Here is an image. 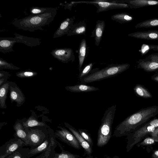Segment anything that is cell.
<instances>
[{"mask_svg":"<svg viewBox=\"0 0 158 158\" xmlns=\"http://www.w3.org/2000/svg\"><path fill=\"white\" fill-rule=\"evenodd\" d=\"M158 115V106L154 105L142 108L129 115L119 123L115 128L113 136H127Z\"/></svg>","mask_w":158,"mask_h":158,"instance_id":"1","label":"cell"},{"mask_svg":"<svg viewBox=\"0 0 158 158\" xmlns=\"http://www.w3.org/2000/svg\"><path fill=\"white\" fill-rule=\"evenodd\" d=\"M57 13L56 8L54 10L40 14L31 15L24 18L15 19L12 24L19 29L34 32L43 30V27L49 25L54 19Z\"/></svg>","mask_w":158,"mask_h":158,"instance_id":"2","label":"cell"},{"mask_svg":"<svg viewBox=\"0 0 158 158\" xmlns=\"http://www.w3.org/2000/svg\"><path fill=\"white\" fill-rule=\"evenodd\" d=\"M130 66V64L127 63L111 64L100 69H94L80 81L85 84L115 76L128 69Z\"/></svg>","mask_w":158,"mask_h":158,"instance_id":"3","label":"cell"},{"mask_svg":"<svg viewBox=\"0 0 158 158\" xmlns=\"http://www.w3.org/2000/svg\"><path fill=\"white\" fill-rule=\"evenodd\" d=\"M116 110V105H113L108 107L103 114L98 132L97 145L98 147L104 146L110 139Z\"/></svg>","mask_w":158,"mask_h":158,"instance_id":"4","label":"cell"},{"mask_svg":"<svg viewBox=\"0 0 158 158\" xmlns=\"http://www.w3.org/2000/svg\"><path fill=\"white\" fill-rule=\"evenodd\" d=\"M15 37H0V52L4 53L14 51L13 47L16 43H22L31 47L39 45L41 43L39 38L28 37L15 33Z\"/></svg>","mask_w":158,"mask_h":158,"instance_id":"5","label":"cell"},{"mask_svg":"<svg viewBox=\"0 0 158 158\" xmlns=\"http://www.w3.org/2000/svg\"><path fill=\"white\" fill-rule=\"evenodd\" d=\"M156 128L149 124L147 122L137 130L128 134L126 138L127 152H129L135 145L150 135Z\"/></svg>","mask_w":158,"mask_h":158,"instance_id":"6","label":"cell"},{"mask_svg":"<svg viewBox=\"0 0 158 158\" xmlns=\"http://www.w3.org/2000/svg\"><path fill=\"white\" fill-rule=\"evenodd\" d=\"M71 3L72 4L85 3L94 5L97 8V13L114 9L129 8L127 4L119 2L117 0H94L89 1L72 2Z\"/></svg>","mask_w":158,"mask_h":158,"instance_id":"7","label":"cell"},{"mask_svg":"<svg viewBox=\"0 0 158 158\" xmlns=\"http://www.w3.org/2000/svg\"><path fill=\"white\" fill-rule=\"evenodd\" d=\"M58 128L60 130H56L54 133L56 138L77 149L81 148L78 140L70 131L63 127L59 126Z\"/></svg>","mask_w":158,"mask_h":158,"instance_id":"8","label":"cell"},{"mask_svg":"<svg viewBox=\"0 0 158 158\" xmlns=\"http://www.w3.org/2000/svg\"><path fill=\"white\" fill-rule=\"evenodd\" d=\"M54 133L48 132L47 134L44 141L36 148L30 149L27 156L28 158L38 154L42 153L39 156L35 158H45L49 154L51 151L52 138Z\"/></svg>","mask_w":158,"mask_h":158,"instance_id":"9","label":"cell"},{"mask_svg":"<svg viewBox=\"0 0 158 158\" xmlns=\"http://www.w3.org/2000/svg\"><path fill=\"white\" fill-rule=\"evenodd\" d=\"M136 68L145 72H152L158 71V53L149 55L144 58L136 61Z\"/></svg>","mask_w":158,"mask_h":158,"instance_id":"10","label":"cell"},{"mask_svg":"<svg viewBox=\"0 0 158 158\" xmlns=\"http://www.w3.org/2000/svg\"><path fill=\"white\" fill-rule=\"evenodd\" d=\"M28 137V146L31 147L30 149L36 148L41 144L45 140L48 132L38 129L29 128L25 129Z\"/></svg>","mask_w":158,"mask_h":158,"instance_id":"11","label":"cell"},{"mask_svg":"<svg viewBox=\"0 0 158 158\" xmlns=\"http://www.w3.org/2000/svg\"><path fill=\"white\" fill-rule=\"evenodd\" d=\"M24 146H26L25 143L21 139L11 138L0 147V158H5L19 148Z\"/></svg>","mask_w":158,"mask_h":158,"instance_id":"12","label":"cell"},{"mask_svg":"<svg viewBox=\"0 0 158 158\" xmlns=\"http://www.w3.org/2000/svg\"><path fill=\"white\" fill-rule=\"evenodd\" d=\"M79 155L72 154L65 150L62 145L57 141V144L52 143L51 151L45 158H80Z\"/></svg>","mask_w":158,"mask_h":158,"instance_id":"13","label":"cell"},{"mask_svg":"<svg viewBox=\"0 0 158 158\" xmlns=\"http://www.w3.org/2000/svg\"><path fill=\"white\" fill-rule=\"evenodd\" d=\"M51 53L54 57L63 63L73 62L75 60L74 52L71 48H56L53 50Z\"/></svg>","mask_w":158,"mask_h":158,"instance_id":"14","label":"cell"},{"mask_svg":"<svg viewBox=\"0 0 158 158\" xmlns=\"http://www.w3.org/2000/svg\"><path fill=\"white\" fill-rule=\"evenodd\" d=\"M65 126L74 135L81 146L84 149L87 156L91 155L93 151L92 148L81 136L79 131L75 128L68 123H65Z\"/></svg>","mask_w":158,"mask_h":158,"instance_id":"15","label":"cell"},{"mask_svg":"<svg viewBox=\"0 0 158 158\" xmlns=\"http://www.w3.org/2000/svg\"><path fill=\"white\" fill-rule=\"evenodd\" d=\"M73 18H68L64 20L54 34L53 38L60 37L67 35L73 24Z\"/></svg>","mask_w":158,"mask_h":158,"instance_id":"16","label":"cell"},{"mask_svg":"<svg viewBox=\"0 0 158 158\" xmlns=\"http://www.w3.org/2000/svg\"><path fill=\"white\" fill-rule=\"evenodd\" d=\"M130 37L142 40H158V30L136 31L128 34Z\"/></svg>","mask_w":158,"mask_h":158,"instance_id":"17","label":"cell"},{"mask_svg":"<svg viewBox=\"0 0 158 158\" xmlns=\"http://www.w3.org/2000/svg\"><path fill=\"white\" fill-rule=\"evenodd\" d=\"M10 98L11 102H15L18 106H20L25 102V98L20 89L16 85H10Z\"/></svg>","mask_w":158,"mask_h":158,"instance_id":"18","label":"cell"},{"mask_svg":"<svg viewBox=\"0 0 158 158\" xmlns=\"http://www.w3.org/2000/svg\"><path fill=\"white\" fill-rule=\"evenodd\" d=\"M121 3L128 4L130 9H136L144 7L158 5V1L148 0H119Z\"/></svg>","mask_w":158,"mask_h":158,"instance_id":"19","label":"cell"},{"mask_svg":"<svg viewBox=\"0 0 158 158\" xmlns=\"http://www.w3.org/2000/svg\"><path fill=\"white\" fill-rule=\"evenodd\" d=\"M96 25L93 31L91 32V37H94L95 44L98 46L102 40L105 27L104 21L98 20L96 21Z\"/></svg>","mask_w":158,"mask_h":158,"instance_id":"20","label":"cell"},{"mask_svg":"<svg viewBox=\"0 0 158 158\" xmlns=\"http://www.w3.org/2000/svg\"><path fill=\"white\" fill-rule=\"evenodd\" d=\"M65 88L68 91L73 93H87L99 90L98 88L85 84L67 86L65 87Z\"/></svg>","mask_w":158,"mask_h":158,"instance_id":"21","label":"cell"},{"mask_svg":"<svg viewBox=\"0 0 158 158\" xmlns=\"http://www.w3.org/2000/svg\"><path fill=\"white\" fill-rule=\"evenodd\" d=\"M15 133L14 135V138L21 139L25 144L26 146H28L29 141L27 133L24 129L23 124L19 122H17L14 126Z\"/></svg>","mask_w":158,"mask_h":158,"instance_id":"22","label":"cell"},{"mask_svg":"<svg viewBox=\"0 0 158 158\" xmlns=\"http://www.w3.org/2000/svg\"><path fill=\"white\" fill-rule=\"evenodd\" d=\"M86 30V24L84 21L73 24L69 33L67 35L70 36L85 35Z\"/></svg>","mask_w":158,"mask_h":158,"instance_id":"23","label":"cell"},{"mask_svg":"<svg viewBox=\"0 0 158 158\" xmlns=\"http://www.w3.org/2000/svg\"><path fill=\"white\" fill-rule=\"evenodd\" d=\"M87 49L86 42L85 39H82L78 49L79 70V72L82 69V66L85 60Z\"/></svg>","mask_w":158,"mask_h":158,"instance_id":"24","label":"cell"},{"mask_svg":"<svg viewBox=\"0 0 158 158\" xmlns=\"http://www.w3.org/2000/svg\"><path fill=\"white\" fill-rule=\"evenodd\" d=\"M112 20L121 24L128 23L132 21L134 17L130 14L126 12L119 13L112 15Z\"/></svg>","mask_w":158,"mask_h":158,"instance_id":"25","label":"cell"},{"mask_svg":"<svg viewBox=\"0 0 158 158\" xmlns=\"http://www.w3.org/2000/svg\"><path fill=\"white\" fill-rule=\"evenodd\" d=\"M133 90L137 96L144 98H152V96L149 90L143 85L137 84L134 87Z\"/></svg>","mask_w":158,"mask_h":158,"instance_id":"26","label":"cell"},{"mask_svg":"<svg viewBox=\"0 0 158 158\" xmlns=\"http://www.w3.org/2000/svg\"><path fill=\"white\" fill-rule=\"evenodd\" d=\"M30 150V149L29 148L21 147L7 155L5 158H28L27 156Z\"/></svg>","mask_w":158,"mask_h":158,"instance_id":"27","label":"cell"},{"mask_svg":"<svg viewBox=\"0 0 158 158\" xmlns=\"http://www.w3.org/2000/svg\"><path fill=\"white\" fill-rule=\"evenodd\" d=\"M158 27V18H153L146 20L137 23L135 27L138 28H148Z\"/></svg>","mask_w":158,"mask_h":158,"instance_id":"28","label":"cell"},{"mask_svg":"<svg viewBox=\"0 0 158 158\" xmlns=\"http://www.w3.org/2000/svg\"><path fill=\"white\" fill-rule=\"evenodd\" d=\"M9 87V83L7 82L3 84L0 87V107L2 108H6V100Z\"/></svg>","mask_w":158,"mask_h":158,"instance_id":"29","label":"cell"},{"mask_svg":"<svg viewBox=\"0 0 158 158\" xmlns=\"http://www.w3.org/2000/svg\"><path fill=\"white\" fill-rule=\"evenodd\" d=\"M22 124L24 129L34 127H42L46 125L43 122L39 121L31 117L29 118L25 122H23Z\"/></svg>","mask_w":158,"mask_h":158,"instance_id":"30","label":"cell"},{"mask_svg":"<svg viewBox=\"0 0 158 158\" xmlns=\"http://www.w3.org/2000/svg\"><path fill=\"white\" fill-rule=\"evenodd\" d=\"M56 8L32 7L30 10L31 15L40 14L54 10Z\"/></svg>","mask_w":158,"mask_h":158,"instance_id":"31","label":"cell"},{"mask_svg":"<svg viewBox=\"0 0 158 158\" xmlns=\"http://www.w3.org/2000/svg\"><path fill=\"white\" fill-rule=\"evenodd\" d=\"M93 65V64L92 63H91L85 65L82 69L79 75V78L80 81L90 73Z\"/></svg>","mask_w":158,"mask_h":158,"instance_id":"32","label":"cell"},{"mask_svg":"<svg viewBox=\"0 0 158 158\" xmlns=\"http://www.w3.org/2000/svg\"><path fill=\"white\" fill-rule=\"evenodd\" d=\"M78 131L84 139L93 148V139L90 134L88 132L87 130L86 129H79Z\"/></svg>","mask_w":158,"mask_h":158,"instance_id":"33","label":"cell"},{"mask_svg":"<svg viewBox=\"0 0 158 158\" xmlns=\"http://www.w3.org/2000/svg\"><path fill=\"white\" fill-rule=\"evenodd\" d=\"M0 68L12 70H18L20 69L12 63H8L1 57H0Z\"/></svg>","mask_w":158,"mask_h":158,"instance_id":"34","label":"cell"},{"mask_svg":"<svg viewBox=\"0 0 158 158\" xmlns=\"http://www.w3.org/2000/svg\"><path fill=\"white\" fill-rule=\"evenodd\" d=\"M37 74L36 72L31 70L21 71L16 73L17 76L20 78H30Z\"/></svg>","mask_w":158,"mask_h":158,"instance_id":"35","label":"cell"},{"mask_svg":"<svg viewBox=\"0 0 158 158\" xmlns=\"http://www.w3.org/2000/svg\"><path fill=\"white\" fill-rule=\"evenodd\" d=\"M155 141L150 136H147L143 139V140L136 144L137 147L145 146L155 144Z\"/></svg>","mask_w":158,"mask_h":158,"instance_id":"36","label":"cell"},{"mask_svg":"<svg viewBox=\"0 0 158 158\" xmlns=\"http://www.w3.org/2000/svg\"><path fill=\"white\" fill-rule=\"evenodd\" d=\"M149 135L154 139L156 142H158V128L151 133Z\"/></svg>","mask_w":158,"mask_h":158,"instance_id":"37","label":"cell"},{"mask_svg":"<svg viewBox=\"0 0 158 158\" xmlns=\"http://www.w3.org/2000/svg\"><path fill=\"white\" fill-rule=\"evenodd\" d=\"M151 79L153 81L158 82V71H157L151 77Z\"/></svg>","mask_w":158,"mask_h":158,"instance_id":"38","label":"cell"},{"mask_svg":"<svg viewBox=\"0 0 158 158\" xmlns=\"http://www.w3.org/2000/svg\"><path fill=\"white\" fill-rule=\"evenodd\" d=\"M151 157L152 158H158V149L152 151Z\"/></svg>","mask_w":158,"mask_h":158,"instance_id":"39","label":"cell"},{"mask_svg":"<svg viewBox=\"0 0 158 158\" xmlns=\"http://www.w3.org/2000/svg\"><path fill=\"white\" fill-rule=\"evenodd\" d=\"M150 50L158 51V45H149Z\"/></svg>","mask_w":158,"mask_h":158,"instance_id":"40","label":"cell"},{"mask_svg":"<svg viewBox=\"0 0 158 158\" xmlns=\"http://www.w3.org/2000/svg\"><path fill=\"white\" fill-rule=\"evenodd\" d=\"M85 158H98V157L97 156L94 157L93 156L91 155L90 156H87Z\"/></svg>","mask_w":158,"mask_h":158,"instance_id":"41","label":"cell"},{"mask_svg":"<svg viewBox=\"0 0 158 158\" xmlns=\"http://www.w3.org/2000/svg\"><path fill=\"white\" fill-rule=\"evenodd\" d=\"M4 79L2 78H0V85H1L2 84L3 82L4 81Z\"/></svg>","mask_w":158,"mask_h":158,"instance_id":"42","label":"cell"},{"mask_svg":"<svg viewBox=\"0 0 158 158\" xmlns=\"http://www.w3.org/2000/svg\"><path fill=\"white\" fill-rule=\"evenodd\" d=\"M106 158H119V157L118 156H117L115 155L114 156H113L112 158H111V157L109 156H107L106 157Z\"/></svg>","mask_w":158,"mask_h":158,"instance_id":"43","label":"cell"},{"mask_svg":"<svg viewBox=\"0 0 158 158\" xmlns=\"http://www.w3.org/2000/svg\"><path fill=\"white\" fill-rule=\"evenodd\" d=\"M4 74L3 73H2L1 72H0V78H1L2 77L4 76Z\"/></svg>","mask_w":158,"mask_h":158,"instance_id":"44","label":"cell"}]
</instances>
